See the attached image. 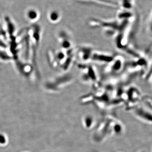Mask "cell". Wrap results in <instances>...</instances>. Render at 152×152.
I'll use <instances>...</instances> for the list:
<instances>
[{
  "mask_svg": "<svg viewBox=\"0 0 152 152\" xmlns=\"http://www.w3.org/2000/svg\"><path fill=\"white\" fill-rule=\"evenodd\" d=\"M0 46L4 47V48H5L6 47V45H5L3 42H1L0 41Z\"/></svg>",
  "mask_w": 152,
  "mask_h": 152,
  "instance_id": "obj_4",
  "label": "cell"
},
{
  "mask_svg": "<svg viewBox=\"0 0 152 152\" xmlns=\"http://www.w3.org/2000/svg\"><path fill=\"white\" fill-rule=\"evenodd\" d=\"M6 21H7V22L8 29L9 34H10V35L11 36H12V35L13 34L14 32V31H15L14 26L13 24L7 18V19H6Z\"/></svg>",
  "mask_w": 152,
  "mask_h": 152,
  "instance_id": "obj_1",
  "label": "cell"
},
{
  "mask_svg": "<svg viewBox=\"0 0 152 152\" xmlns=\"http://www.w3.org/2000/svg\"><path fill=\"white\" fill-rule=\"evenodd\" d=\"M0 58L6 61V60H10L11 58L8 55H7V54L5 52L0 51Z\"/></svg>",
  "mask_w": 152,
  "mask_h": 152,
  "instance_id": "obj_2",
  "label": "cell"
},
{
  "mask_svg": "<svg viewBox=\"0 0 152 152\" xmlns=\"http://www.w3.org/2000/svg\"><path fill=\"white\" fill-rule=\"evenodd\" d=\"M37 13L34 11H30L28 13V17L31 20H34L37 18Z\"/></svg>",
  "mask_w": 152,
  "mask_h": 152,
  "instance_id": "obj_3",
  "label": "cell"
}]
</instances>
